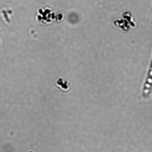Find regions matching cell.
<instances>
[{
    "mask_svg": "<svg viewBox=\"0 0 152 152\" xmlns=\"http://www.w3.org/2000/svg\"><path fill=\"white\" fill-rule=\"evenodd\" d=\"M57 83L59 85L61 86V87L63 88V89H67L68 88L67 83L66 82H65L64 83L63 80L61 79L58 81Z\"/></svg>",
    "mask_w": 152,
    "mask_h": 152,
    "instance_id": "cell-1",
    "label": "cell"
}]
</instances>
